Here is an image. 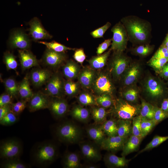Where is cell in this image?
Here are the masks:
<instances>
[{
  "instance_id": "obj_11",
  "label": "cell",
  "mask_w": 168,
  "mask_h": 168,
  "mask_svg": "<svg viewBox=\"0 0 168 168\" xmlns=\"http://www.w3.org/2000/svg\"><path fill=\"white\" fill-rule=\"evenodd\" d=\"M48 109L55 118L59 119L67 114L69 106L67 100L62 98L52 97L50 99Z\"/></svg>"
},
{
  "instance_id": "obj_17",
  "label": "cell",
  "mask_w": 168,
  "mask_h": 168,
  "mask_svg": "<svg viewBox=\"0 0 168 168\" xmlns=\"http://www.w3.org/2000/svg\"><path fill=\"white\" fill-rule=\"evenodd\" d=\"M52 75L51 72L48 70L36 68L31 71L29 79L34 86L39 87L47 83Z\"/></svg>"
},
{
  "instance_id": "obj_55",
  "label": "cell",
  "mask_w": 168,
  "mask_h": 168,
  "mask_svg": "<svg viewBox=\"0 0 168 168\" xmlns=\"http://www.w3.org/2000/svg\"><path fill=\"white\" fill-rule=\"evenodd\" d=\"M11 111V104L0 107V119Z\"/></svg>"
},
{
  "instance_id": "obj_21",
  "label": "cell",
  "mask_w": 168,
  "mask_h": 168,
  "mask_svg": "<svg viewBox=\"0 0 168 168\" xmlns=\"http://www.w3.org/2000/svg\"><path fill=\"white\" fill-rule=\"evenodd\" d=\"M80 154L77 152H67L63 155L62 164L65 168L82 167Z\"/></svg>"
},
{
  "instance_id": "obj_5",
  "label": "cell",
  "mask_w": 168,
  "mask_h": 168,
  "mask_svg": "<svg viewBox=\"0 0 168 168\" xmlns=\"http://www.w3.org/2000/svg\"><path fill=\"white\" fill-rule=\"evenodd\" d=\"M22 152L21 142L16 138H9L1 142L0 157L3 160L19 158Z\"/></svg>"
},
{
  "instance_id": "obj_40",
  "label": "cell",
  "mask_w": 168,
  "mask_h": 168,
  "mask_svg": "<svg viewBox=\"0 0 168 168\" xmlns=\"http://www.w3.org/2000/svg\"><path fill=\"white\" fill-rule=\"evenodd\" d=\"M168 139V136H156L142 149L140 151L138 155L157 147Z\"/></svg>"
},
{
  "instance_id": "obj_3",
  "label": "cell",
  "mask_w": 168,
  "mask_h": 168,
  "mask_svg": "<svg viewBox=\"0 0 168 168\" xmlns=\"http://www.w3.org/2000/svg\"><path fill=\"white\" fill-rule=\"evenodd\" d=\"M56 134L58 140L67 144H74L81 140L83 131L78 125L71 121H65L58 126Z\"/></svg>"
},
{
  "instance_id": "obj_42",
  "label": "cell",
  "mask_w": 168,
  "mask_h": 168,
  "mask_svg": "<svg viewBox=\"0 0 168 168\" xmlns=\"http://www.w3.org/2000/svg\"><path fill=\"white\" fill-rule=\"evenodd\" d=\"M95 100L98 105L105 109L111 106L114 104L110 95L108 94L99 95Z\"/></svg>"
},
{
  "instance_id": "obj_43",
  "label": "cell",
  "mask_w": 168,
  "mask_h": 168,
  "mask_svg": "<svg viewBox=\"0 0 168 168\" xmlns=\"http://www.w3.org/2000/svg\"><path fill=\"white\" fill-rule=\"evenodd\" d=\"M142 117L139 114L135 116L132 121V134L139 137L142 138L141 123Z\"/></svg>"
},
{
  "instance_id": "obj_34",
  "label": "cell",
  "mask_w": 168,
  "mask_h": 168,
  "mask_svg": "<svg viewBox=\"0 0 168 168\" xmlns=\"http://www.w3.org/2000/svg\"><path fill=\"white\" fill-rule=\"evenodd\" d=\"M155 107L144 100L142 101L140 115L142 117L149 119H153Z\"/></svg>"
},
{
  "instance_id": "obj_1",
  "label": "cell",
  "mask_w": 168,
  "mask_h": 168,
  "mask_svg": "<svg viewBox=\"0 0 168 168\" xmlns=\"http://www.w3.org/2000/svg\"><path fill=\"white\" fill-rule=\"evenodd\" d=\"M121 22L126 29L129 40L139 43L149 40L151 28L149 22L135 16L124 17Z\"/></svg>"
},
{
  "instance_id": "obj_9",
  "label": "cell",
  "mask_w": 168,
  "mask_h": 168,
  "mask_svg": "<svg viewBox=\"0 0 168 168\" xmlns=\"http://www.w3.org/2000/svg\"><path fill=\"white\" fill-rule=\"evenodd\" d=\"M93 90L97 95L112 93L113 86L109 76L106 74L100 72L96 75L91 86Z\"/></svg>"
},
{
  "instance_id": "obj_10",
  "label": "cell",
  "mask_w": 168,
  "mask_h": 168,
  "mask_svg": "<svg viewBox=\"0 0 168 168\" xmlns=\"http://www.w3.org/2000/svg\"><path fill=\"white\" fill-rule=\"evenodd\" d=\"M8 44L12 49H28L30 46V41L28 36L24 31L17 29L13 31L10 37Z\"/></svg>"
},
{
  "instance_id": "obj_15",
  "label": "cell",
  "mask_w": 168,
  "mask_h": 168,
  "mask_svg": "<svg viewBox=\"0 0 168 168\" xmlns=\"http://www.w3.org/2000/svg\"><path fill=\"white\" fill-rule=\"evenodd\" d=\"M29 33L33 40L38 41L50 39L52 37L43 27L39 19L37 17L32 19L29 22Z\"/></svg>"
},
{
  "instance_id": "obj_23",
  "label": "cell",
  "mask_w": 168,
  "mask_h": 168,
  "mask_svg": "<svg viewBox=\"0 0 168 168\" xmlns=\"http://www.w3.org/2000/svg\"><path fill=\"white\" fill-rule=\"evenodd\" d=\"M72 118L84 123H87L90 119L91 111L81 105L74 106L70 112Z\"/></svg>"
},
{
  "instance_id": "obj_54",
  "label": "cell",
  "mask_w": 168,
  "mask_h": 168,
  "mask_svg": "<svg viewBox=\"0 0 168 168\" xmlns=\"http://www.w3.org/2000/svg\"><path fill=\"white\" fill-rule=\"evenodd\" d=\"M168 58V51L166 47H163L160 48L151 58Z\"/></svg>"
},
{
  "instance_id": "obj_24",
  "label": "cell",
  "mask_w": 168,
  "mask_h": 168,
  "mask_svg": "<svg viewBox=\"0 0 168 168\" xmlns=\"http://www.w3.org/2000/svg\"><path fill=\"white\" fill-rule=\"evenodd\" d=\"M62 72L66 78L72 80L77 77L80 72V67L76 63L70 60L63 66Z\"/></svg>"
},
{
  "instance_id": "obj_30",
  "label": "cell",
  "mask_w": 168,
  "mask_h": 168,
  "mask_svg": "<svg viewBox=\"0 0 168 168\" xmlns=\"http://www.w3.org/2000/svg\"><path fill=\"white\" fill-rule=\"evenodd\" d=\"M101 127L106 135L108 137L117 135V120L111 118L106 120L100 125Z\"/></svg>"
},
{
  "instance_id": "obj_32",
  "label": "cell",
  "mask_w": 168,
  "mask_h": 168,
  "mask_svg": "<svg viewBox=\"0 0 168 168\" xmlns=\"http://www.w3.org/2000/svg\"><path fill=\"white\" fill-rule=\"evenodd\" d=\"M146 88L148 93L153 97L159 96L163 93L161 86L156 81L152 78H150L147 80Z\"/></svg>"
},
{
  "instance_id": "obj_48",
  "label": "cell",
  "mask_w": 168,
  "mask_h": 168,
  "mask_svg": "<svg viewBox=\"0 0 168 168\" xmlns=\"http://www.w3.org/2000/svg\"><path fill=\"white\" fill-rule=\"evenodd\" d=\"M138 94V91L136 90L131 88L128 89L124 92L123 96L127 101L130 102H134L137 99Z\"/></svg>"
},
{
  "instance_id": "obj_28",
  "label": "cell",
  "mask_w": 168,
  "mask_h": 168,
  "mask_svg": "<svg viewBox=\"0 0 168 168\" xmlns=\"http://www.w3.org/2000/svg\"><path fill=\"white\" fill-rule=\"evenodd\" d=\"M110 50L100 55L92 57L88 61L90 67L93 69H98L103 68L106 64Z\"/></svg>"
},
{
  "instance_id": "obj_8",
  "label": "cell",
  "mask_w": 168,
  "mask_h": 168,
  "mask_svg": "<svg viewBox=\"0 0 168 168\" xmlns=\"http://www.w3.org/2000/svg\"><path fill=\"white\" fill-rule=\"evenodd\" d=\"M64 81L58 73L52 74L47 82L46 94L52 97L62 98L64 92Z\"/></svg>"
},
{
  "instance_id": "obj_49",
  "label": "cell",
  "mask_w": 168,
  "mask_h": 168,
  "mask_svg": "<svg viewBox=\"0 0 168 168\" xmlns=\"http://www.w3.org/2000/svg\"><path fill=\"white\" fill-rule=\"evenodd\" d=\"M168 62V58H163L151 59L149 61L151 66L156 69H160L163 68L166 63Z\"/></svg>"
},
{
  "instance_id": "obj_26",
  "label": "cell",
  "mask_w": 168,
  "mask_h": 168,
  "mask_svg": "<svg viewBox=\"0 0 168 168\" xmlns=\"http://www.w3.org/2000/svg\"><path fill=\"white\" fill-rule=\"evenodd\" d=\"M29 78L26 75L19 84L18 95L21 100L28 102L34 95L30 88Z\"/></svg>"
},
{
  "instance_id": "obj_52",
  "label": "cell",
  "mask_w": 168,
  "mask_h": 168,
  "mask_svg": "<svg viewBox=\"0 0 168 168\" xmlns=\"http://www.w3.org/2000/svg\"><path fill=\"white\" fill-rule=\"evenodd\" d=\"M112 41V38L108 39L105 40L104 42L100 44L97 48L96 53L97 55H100L106 51L111 44Z\"/></svg>"
},
{
  "instance_id": "obj_51",
  "label": "cell",
  "mask_w": 168,
  "mask_h": 168,
  "mask_svg": "<svg viewBox=\"0 0 168 168\" xmlns=\"http://www.w3.org/2000/svg\"><path fill=\"white\" fill-rule=\"evenodd\" d=\"M73 57L77 62L82 65L86 59V56L83 49L82 48H80L75 49Z\"/></svg>"
},
{
  "instance_id": "obj_58",
  "label": "cell",
  "mask_w": 168,
  "mask_h": 168,
  "mask_svg": "<svg viewBox=\"0 0 168 168\" xmlns=\"http://www.w3.org/2000/svg\"><path fill=\"white\" fill-rule=\"evenodd\" d=\"M162 74L166 77H168V67L167 65H165L162 68Z\"/></svg>"
},
{
  "instance_id": "obj_59",
  "label": "cell",
  "mask_w": 168,
  "mask_h": 168,
  "mask_svg": "<svg viewBox=\"0 0 168 168\" xmlns=\"http://www.w3.org/2000/svg\"><path fill=\"white\" fill-rule=\"evenodd\" d=\"M164 44L166 47L168 46V35L167 36L166 39Z\"/></svg>"
},
{
  "instance_id": "obj_38",
  "label": "cell",
  "mask_w": 168,
  "mask_h": 168,
  "mask_svg": "<svg viewBox=\"0 0 168 168\" xmlns=\"http://www.w3.org/2000/svg\"><path fill=\"white\" fill-rule=\"evenodd\" d=\"M64 88L65 94L69 96L72 97L75 96L78 93L79 85L77 82L68 80L64 82Z\"/></svg>"
},
{
  "instance_id": "obj_6",
  "label": "cell",
  "mask_w": 168,
  "mask_h": 168,
  "mask_svg": "<svg viewBox=\"0 0 168 168\" xmlns=\"http://www.w3.org/2000/svg\"><path fill=\"white\" fill-rule=\"evenodd\" d=\"M113 36L110 49L116 52H122L126 49L128 38L126 29L119 21L116 24L111 28Z\"/></svg>"
},
{
  "instance_id": "obj_61",
  "label": "cell",
  "mask_w": 168,
  "mask_h": 168,
  "mask_svg": "<svg viewBox=\"0 0 168 168\" xmlns=\"http://www.w3.org/2000/svg\"><path fill=\"white\" fill-rule=\"evenodd\" d=\"M167 66H168V64H167Z\"/></svg>"
},
{
  "instance_id": "obj_50",
  "label": "cell",
  "mask_w": 168,
  "mask_h": 168,
  "mask_svg": "<svg viewBox=\"0 0 168 168\" xmlns=\"http://www.w3.org/2000/svg\"><path fill=\"white\" fill-rule=\"evenodd\" d=\"M152 47L148 44L141 45L136 47L134 49L135 53L139 55L146 56L152 51Z\"/></svg>"
},
{
  "instance_id": "obj_31",
  "label": "cell",
  "mask_w": 168,
  "mask_h": 168,
  "mask_svg": "<svg viewBox=\"0 0 168 168\" xmlns=\"http://www.w3.org/2000/svg\"><path fill=\"white\" fill-rule=\"evenodd\" d=\"M91 112L92 118L96 124H101L106 120L107 112L105 108L104 107H92Z\"/></svg>"
},
{
  "instance_id": "obj_2",
  "label": "cell",
  "mask_w": 168,
  "mask_h": 168,
  "mask_svg": "<svg viewBox=\"0 0 168 168\" xmlns=\"http://www.w3.org/2000/svg\"><path fill=\"white\" fill-rule=\"evenodd\" d=\"M58 153V147L55 143L52 141H45L34 146L31 152V159L36 166L46 167L57 159Z\"/></svg>"
},
{
  "instance_id": "obj_18",
  "label": "cell",
  "mask_w": 168,
  "mask_h": 168,
  "mask_svg": "<svg viewBox=\"0 0 168 168\" xmlns=\"http://www.w3.org/2000/svg\"><path fill=\"white\" fill-rule=\"evenodd\" d=\"M18 55L22 69L25 70L39 63L36 57L28 49H19Z\"/></svg>"
},
{
  "instance_id": "obj_37",
  "label": "cell",
  "mask_w": 168,
  "mask_h": 168,
  "mask_svg": "<svg viewBox=\"0 0 168 168\" xmlns=\"http://www.w3.org/2000/svg\"><path fill=\"white\" fill-rule=\"evenodd\" d=\"M3 60L7 70L16 71L18 64L16 57L12 53L9 51L5 52L4 54Z\"/></svg>"
},
{
  "instance_id": "obj_56",
  "label": "cell",
  "mask_w": 168,
  "mask_h": 168,
  "mask_svg": "<svg viewBox=\"0 0 168 168\" xmlns=\"http://www.w3.org/2000/svg\"><path fill=\"white\" fill-rule=\"evenodd\" d=\"M100 166L99 165L94 163H86L82 166V168H98Z\"/></svg>"
},
{
  "instance_id": "obj_35",
  "label": "cell",
  "mask_w": 168,
  "mask_h": 168,
  "mask_svg": "<svg viewBox=\"0 0 168 168\" xmlns=\"http://www.w3.org/2000/svg\"><path fill=\"white\" fill-rule=\"evenodd\" d=\"M0 167L3 168H27L29 166L21 161L19 158L3 160Z\"/></svg>"
},
{
  "instance_id": "obj_13",
  "label": "cell",
  "mask_w": 168,
  "mask_h": 168,
  "mask_svg": "<svg viewBox=\"0 0 168 168\" xmlns=\"http://www.w3.org/2000/svg\"><path fill=\"white\" fill-rule=\"evenodd\" d=\"M115 52L112 60V72L115 77L118 78L127 68L129 60L122 54V52Z\"/></svg>"
},
{
  "instance_id": "obj_47",
  "label": "cell",
  "mask_w": 168,
  "mask_h": 168,
  "mask_svg": "<svg viewBox=\"0 0 168 168\" xmlns=\"http://www.w3.org/2000/svg\"><path fill=\"white\" fill-rule=\"evenodd\" d=\"M168 117V113L164 111L161 108L155 107V112L153 119L157 124Z\"/></svg>"
},
{
  "instance_id": "obj_53",
  "label": "cell",
  "mask_w": 168,
  "mask_h": 168,
  "mask_svg": "<svg viewBox=\"0 0 168 168\" xmlns=\"http://www.w3.org/2000/svg\"><path fill=\"white\" fill-rule=\"evenodd\" d=\"M13 98V97L7 92L2 94L0 96V107L11 104L12 103Z\"/></svg>"
},
{
  "instance_id": "obj_29",
  "label": "cell",
  "mask_w": 168,
  "mask_h": 168,
  "mask_svg": "<svg viewBox=\"0 0 168 168\" xmlns=\"http://www.w3.org/2000/svg\"><path fill=\"white\" fill-rule=\"evenodd\" d=\"M125 71L124 82L126 85H130L137 80L139 74L140 68L138 65L133 64L127 68Z\"/></svg>"
},
{
  "instance_id": "obj_57",
  "label": "cell",
  "mask_w": 168,
  "mask_h": 168,
  "mask_svg": "<svg viewBox=\"0 0 168 168\" xmlns=\"http://www.w3.org/2000/svg\"><path fill=\"white\" fill-rule=\"evenodd\" d=\"M161 108L164 111L168 113V99L163 100Z\"/></svg>"
},
{
  "instance_id": "obj_33",
  "label": "cell",
  "mask_w": 168,
  "mask_h": 168,
  "mask_svg": "<svg viewBox=\"0 0 168 168\" xmlns=\"http://www.w3.org/2000/svg\"><path fill=\"white\" fill-rule=\"evenodd\" d=\"M3 83L7 92L13 97L16 98L18 96V86L15 80L12 78H9L5 79Z\"/></svg>"
},
{
  "instance_id": "obj_41",
  "label": "cell",
  "mask_w": 168,
  "mask_h": 168,
  "mask_svg": "<svg viewBox=\"0 0 168 168\" xmlns=\"http://www.w3.org/2000/svg\"><path fill=\"white\" fill-rule=\"evenodd\" d=\"M156 125L153 119L142 117L141 126L142 138L146 136Z\"/></svg>"
},
{
  "instance_id": "obj_44",
  "label": "cell",
  "mask_w": 168,
  "mask_h": 168,
  "mask_svg": "<svg viewBox=\"0 0 168 168\" xmlns=\"http://www.w3.org/2000/svg\"><path fill=\"white\" fill-rule=\"evenodd\" d=\"M18 115L12 111L0 119V124L4 126H9L16 123L18 120Z\"/></svg>"
},
{
  "instance_id": "obj_36",
  "label": "cell",
  "mask_w": 168,
  "mask_h": 168,
  "mask_svg": "<svg viewBox=\"0 0 168 168\" xmlns=\"http://www.w3.org/2000/svg\"><path fill=\"white\" fill-rule=\"evenodd\" d=\"M38 43L45 45L47 48L58 52H65L68 50H75V48L68 47L55 41L50 42L40 41Z\"/></svg>"
},
{
  "instance_id": "obj_14",
  "label": "cell",
  "mask_w": 168,
  "mask_h": 168,
  "mask_svg": "<svg viewBox=\"0 0 168 168\" xmlns=\"http://www.w3.org/2000/svg\"><path fill=\"white\" fill-rule=\"evenodd\" d=\"M46 94L38 92L34 94L28 102L27 107L31 112L48 108L50 99Z\"/></svg>"
},
{
  "instance_id": "obj_60",
  "label": "cell",
  "mask_w": 168,
  "mask_h": 168,
  "mask_svg": "<svg viewBox=\"0 0 168 168\" xmlns=\"http://www.w3.org/2000/svg\"><path fill=\"white\" fill-rule=\"evenodd\" d=\"M166 47V48H167V50H168V46Z\"/></svg>"
},
{
  "instance_id": "obj_12",
  "label": "cell",
  "mask_w": 168,
  "mask_h": 168,
  "mask_svg": "<svg viewBox=\"0 0 168 168\" xmlns=\"http://www.w3.org/2000/svg\"><path fill=\"white\" fill-rule=\"evenodd\" d=\"M128 137H122L118 135L106 137L102 142L100 148L114 153L122 150Z\"/></svg>"
},
{
  "instance_id": "obj_20",
  "label": "cell",
  "mask_w": 168,
  "mask_h": 168,
  "mask_svg": "<svg viewBox=\"0 0 168 168\" xmlns=\"http://www.w3.org/2000/svg\"><path fill=\"white\" fill-rule=\"evenodd\" d=\"M103 161L107 167L113 168L126 167L130 161L125 157H119L111 152L106 153L104 157Z\"/></svg>"
},
{
  "instance_id": "obj_25",
  "label": "cell",
  "mask_w": 168,
  "mask_h": 168,
  "mask_svg": "<svg viewBox=\"0 0 168 168\" xmlns=\"http://www.w3.org/2000/svg\"><path fill=\"white\" fill-rule=\"evenodd\" d=\"M142 139V138L131 135L124 146L122 156L125 157L129 154L137 151Z\"/></svg>"
},
{
  "instance_id": "obj_4",
  "label": "cell",
  "mask_w": 168,
  "mask_h": 168,
  "mask_svg": "<svg viewBox=\"0 0 168 168\" xmlns=\"http://www.w3.org/2000/svg\"><path fill=\"white\" fill-rule=\"evenodd\" d=\"M140 107L118 99L114 103L112 112L114 117L118 119L132 120L135 116L140 114Z\"/></svg>"
},
{
  "instance_id": "obj_19",
  "label": "cell",
  "mask_w": 168,
  "mask_h": 168,
  "mask_svg": "<svg viewBox=\"0 0 168 168\" xmlns=\"http://www.w3.org/2000/svg\"><path fill=\"white\" fill-rule=\"evenodd\" d=\"M86 130L89 138L100 146L106 138L105 134L99 124H90L86 126Z\"/></svg>"
},
{
  "instance_id": "obj_45",
  "label": "cell",
  "mask_w": 168,
  "mask_h": 168,
  "mask_svg": "<svg viewBox=\"0 0 168 168\" xmlns=\"http://www.w3.org/2000/svg\"><path fill=\"white\" fill-rule=\"evenodd\" d=\"M26 100H21L15 103L11 104V111L14 114L18 115L25 109L26 106Z\"/></svg>"
},
{
  "instance_id": "obj_22",
  "label": "cell",
  "mask_w": 168,
  "mask_h": 168,
  "mask_svg": "<svg viewBox=\"0 0 168 168\" xmlns=\"http://www.w3.org/2000/svg\"><path fill=\"white\" fill-rule=\"evenodd\" d=\"M96 76L94 69L85 68L80 71L77 78L79 83L83 87L88 88L91 87Z\"/></svg>"
},
{
  "instance_id": "obj_7",
  "label": "cell",
  "mask_w": 168,
  "mask_h": 168,
  "mask_svg": "<svg viewBox=\"0 0 168 168\" xmlns=\"http://www.w3.org/2000/svg\"><path fill=\"white\" fill-rule=\"evenodd\" d=\"M81 157L86 163H96L101 160L100 147L93 141H80L79 142Z\"/></svg>"
},
{
  "instance_id": "obj_39",
  "label": "cell",
  "mask_w": 168,
  "mask_h": 168,
  "mask_svg": "<svg viewBox=\"0 0 168 168\" xmlns=\"http://www.w3.org/2000/svg\"><path fill=\"white\" fill-rule=\"evenodd\" d=\"M78 100L82 106L98 105L95 98L91 94L87 92L81 93L78 97Z\"/></svg>"
},
{
  "instance_id": "obj_16",
  "label": "cell",
  "mask_w": 168,
  "mask_h": 168,
  "mask_svg": "<svg viewBox=\"0 0 168 168\" xmlns=\"http://www.w3.org/2000/svg\"><path fill=\"white\" fill-rule=\"evenodd\" d=\"M67 58L65 52H58L47 48L43 57V61L46 65L52 67H58Z\"/></svg>"
},
{
  "instance_id": "obj_46",
  "label": "cell",
  "mask_w": 168,
  "mask_h": 168,
  "mask_svg": "<svg viewBox=\"0 0 168 168\" xmlns=\"http://www.w3.org/2000/svg\"><path fill=\"white\" fill-rule=\"evenodd\" d=\"M111 26V23L107 22L104 26L91 31L90 33V34L93 38H95L103 37L105 33Z\"/></svg>"
},
{
  "instance_id": "obj_27",
  "label": "cell",
  "mask_w": 168,
  "mask_h": 168,
  "mask_svg": "<svg viewBox=\"0 0 168 168\" xmlns=\"http://www.w3.org/2000/svg\"><path fill=\"white\" fill-rule=\"evenodd\" d=\"M117 135L122 137H128L132 134V120L118 119Z\"/></svg>"
}]
</instances>
